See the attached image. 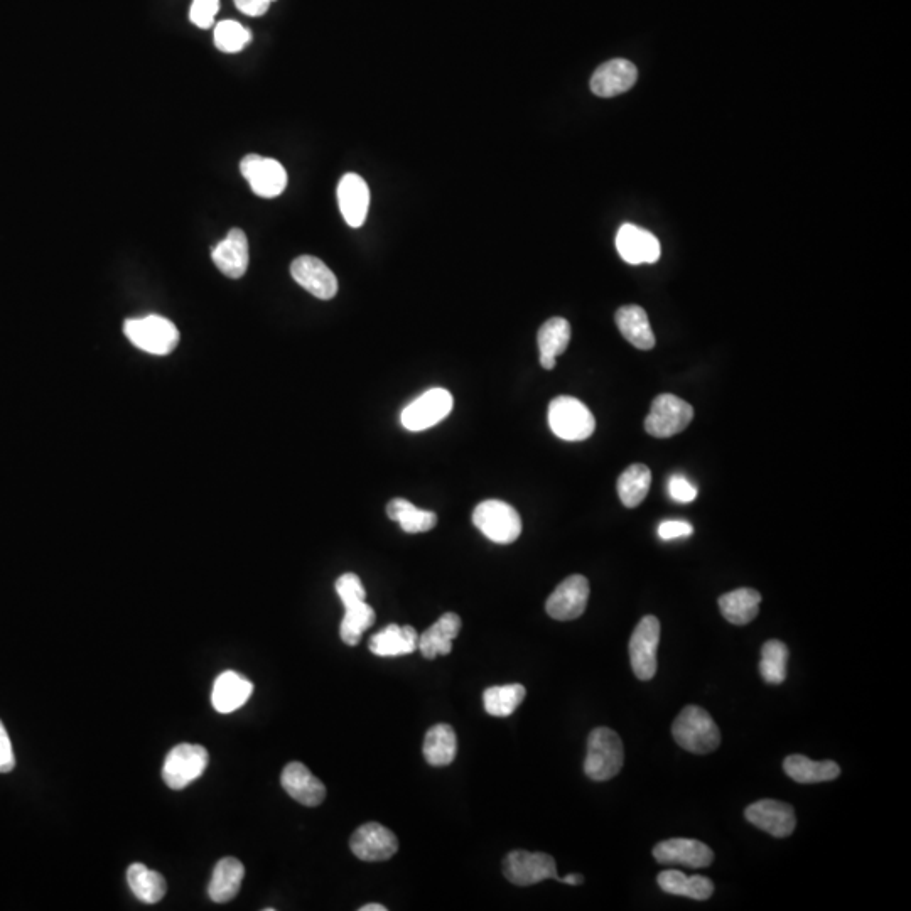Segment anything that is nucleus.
Instances as JSON below:
<instances>
[{"mask_svg":"<svg viewBox=\"0 0 911 911\" xmlns=\"http://www.w3.org/2000/svg\"><path fill=\"white\" fill-rule=\"evenodd\" d=\"M672 734L680 748L696 755H707L717 750L721 744V733L717 724L714 723L711 714L699 706H687L682 709L672 724Z\"/></svg>","mask_w":911,"mask_h":911,"instance_id":"nucleus-1","label":"nucleus"},{"mask_svg":"<svg viewBox=\"0 0 911 911\" xmlns=\"http://www.w3.org/2000/svg\"><path fill=\"white\" fill-rule=\"evenodd\" d=\"M625 750L618 734L610 728H596L588 738L584 773L594 782H608L623 768Z\"/></svg>","mask_w":911,"mask_h":911,"instance_id":"nucleus-2","label":"nucleus"},{"mask_svg":"<svg viewBox=\"0 0 911 911\" xmlns=\"http://www.w3.org/2000/svg\"><path fill=\"white\" fill-rule=\"evenodd\" d=\"M549 426L562 441L577 443L593 436L596 419L581 400L561 395L549 404Z\"/></svg>","mask_w":911,"mask_h":911,"instance_id":"nucleus-3","label":"nucleus"},{"mask_svg":"<svg viewBox=\"0 0 911 911\" xmlns=\"http://www.w3.org/2000/svg\"><path fill=\"white\" fill-rule=\"evenodd\" d=\"M124 333L139 350L151 355H169L179 343L178 328L169 319L156 314L146 318L127 319Z\"/></svg>","mask_w":911,"mask_h":911,"instance_id":"nucleus-4","label":"nucleus"},{"mask_svg":"<svg viewBox=\"0 0 911 911\" xmlns=\"http://www.w3.org/2000/svg\"><path fill=\"white\" fill-rule=\"evenodd\" d=\"M473 523L486 539L495 544H513L522 534V518L502 500H485L473 512Z\"/></svg>","mask_w":911,"mask_h":911,"instance_id":"nucleus-5","label":"nucleus"},{"mask_svg":"<svg viewBox=\"0 0 911 911\" xmlns=\"http://www.w3.org/2000/svg\"><path fill=\"white\" fill-rule=\"evenodd\" d=\"M694 419V409L689 402L677 395L662 394L652 402V409L645 419V431L658 439L674 437L684 432Z\"/></svg>","mask_w":911,"mask_h":911,"instance_id":"nucleus-6","label":"nucleus"},{"mask_svg":"<svg viewBox=\"0 0 911 911\" xmlns=\"http://www.w3.org/2000/svg\"><path fill=\"white\" fill-rule=\"evenodd\" d=\"M208 763L210 755L200 744H178L164 761L162 778L169 788L183 790L205 773Z\"/></svg>","mask_w":911,"mask_h":911,"instance_id":"nucleus-7","label":"nucleus"},{"mask_svg":"<svg viewBox=\"0 0 911 911\" xmlns=\"http://www.w3.org/2000/svg\"><path fill=\"white\" fill-rule=\"evenodd\" d=\"M453 395L446 389L427 390L419 399L410 402L402 414L400 422L410 432H421L444 421L453 410Z\"/></svg>","mask_w":911,"mask_h":911,"instance_id":"nucleus-8","label":"nucleus"},{"mask_svg":"<svg viewBox=\"0 0 911 911\" xmlns=\"http://www.w3.org/2000/svg\"><path fill=\"white\" fill-rule=\"evenodd\" d=\"M505 878L517 886L537 885L545 879H557L556 861L545 852L513 851L503 859Z\"/></svg>","mask_w":911,"mask_h":911,"instance_id":"nucleus-9","label":"nucleus"},{"mask_svg":"<svg viewBox=\"0 0 911 911\" xmlns=\"http://www.w3.org/2000/svg\"><path fill=\"white\" fill-rule=\"evenodd\" d=\"M660 643V621L655 616L642 618L630 640L631 669L640 680H652L657 674V650Z\"/></svg>","mask_w":911,"mask_h":911,"instance_id":"nucleus-10","label":"nucleus"},{"mask_svg":"<svg viewBox=\"0 0 911 911\" xmlns=\"http://www.w3.org/2000/svg\"><path fill=\"white\" fill-rule=\"evenodd\" d=\"M240 173L260 198L282 195L287 186V173L281 162L259 154H248L240 162Z\"/></svg>","mask_w":911,"mask_h":911,"instance_id":"nucleus-11","label":"nucleus"},{"mask_svg":"<svg viewBox=\"0 0 911 911\" xmlns=\"http://www.w3.org/2000/svg\"><path fill=\"white\" fill-rule=\"evenodd\" d=\"M350 847L356 858L365 863H382L399 851V841L387 827L378 822H368L353 832Z\"/></svg>","mask_w":911,"mask_h":911,"instance_id":"nucleus-12","label":"nucleus"},{"mask_svg":"<svg viewBox=\"0 0 911 911\" xmlns=\"http://www.w3.org/2000/svg\"><path fill=\"white\" fill-rule=\"evenodd\" d=\"M589 599V583L581 574L564 579L554 593L550 594L545 610L550 618L557 621H572L586 611Z\"/></svg>","mask_w":911,"mask_h":911,"instance_id":"nucleus-13","label":"nucleus"},{"mask_svg":"<svg viewBox=\"0 0 911 911\" xmlns=\"http://www.w3.org/2000/svg\"><path fill=\"white\" fill-rule=\"evenodd\" d=\"M291 275L299 286L311 292L314 297L329 301L338 294V279L323 260L302 255L291 264Z\"/></svg>","mask_w":911,"mask_h":911,"instance_id":"nucleus-14","label":"nucleus"},{"mask_svg":"<svg viewBox=\"0 0 911 911\" xmlns=\"http://www.w3.org/2000/svg\"><path fill=\"white\" fill-rule=\"evenodd\" d=\"M653 858L660 864H677L684 868H707L714 861L711 847L696 839H669L653 849Z\"/></svg>","mask_w":911,"mask_h":911,"instance_id":"nucleus-15","label":"nucleus"},{"mask_svg":"<svg viewBox=\"0 0 911 911\" xmlns=\"http://www.w3.org/2000/svg\"><path fill=\"white\" fill-rule=\"evenodd\" d=\"M616 248L626 264H655L660 259V243L653 233L626 223L616 235Z\"/></svg>","mask_w":911,"mask_h":911,"instance_id":"nucleus-16","label":"nucleus"},{"mask_svg":"<svg viewBox=\"0 0 911 911\" xmlns=\"http://www.w3.org/2000/svg\"><path fill=\"white\" fill-rule=\"evenodd\" d=\"M744 815L748 822L773 837H788L795 831V825H797L792 805L778 802V800L755 802L746 809Z\"/></svg>","mask_w":911,"mask_h":911,"instance_id":"nucleus-17","label":"nucleus"},{"mask_svg":"<svg viewBox=\"0 0 911 911\" xmlns=\"http://www.w3.org/2000/svg\"><path fill=\"white\" fill-rule=\"evenodd\" d=\"M637 80V66L633 65L631 61L616 58V60L599 66L598 70L594 71L589 85H591V92L594 95L611 98L628 92L637 83Z\"/></svg>","mask_w":911,"mask_h":911,"instance_id":"nucleus-18","label":"nucleus"},{"mask_svg":"<svg viewBox=\"0 0 911 911\" xmlns=\"http://www.w3.org/2000/svg\"><path fill=\"white\" fill-rule=\"evenodd\" d=\"M281 783L289 797L306 807H318L326 797V787L319 778L314 777L308 766L299 761H292L284 768Z\"/></svg>","mask_w":911,"mask_h":911,"instance_id":"nucleus-19","label":"nucleus"},{"mask_svg":"<svg viewBox=\"0 0 911 911\" xmlns=\"http://www.w3.org/2000/svg\"><path fill=\"white\" fill-rule=\"evenodd\" d=\"M338 203L345 222L351 228L362 227L370 208V189L358 174H346L338 184Z\"/></svg>","mask_w":911,"mask_h":911,"instance_id":"nucleus-20","label":"nucleus"},{"mask_svg":"<svg viewBox=\"0 0 911 911\" xmlns=\"http://www.w3.org/2000/svg\"><path fill=\"white\" fill-rule=\"evenodd\" d=\"M211 259L215 262L218 270L227 275L230 279H240L245 275L248 269V240L247 235L240 228H233L228 232L227 237L218 243L213 252Z\"/></svg>","mask_w":911,"mask_h":911,"instance_id":"nucleus-21","label":"nucleus"},{"mask_svg":"<svg viewBox=\"0 0 911 911\" xmlns=\"http://www.w3.org/2000/svg\"><path fill=\"white\" fill-rule=\"evenodd\" d=\"M254 694V684L245 679L242 674L237 672H223L218 675L211 692V702L213 707L220 714H230L240 707L245 706V702Z\"/></svg>","mask_w":911,"mask_h":911,"instance_id":"nucleus-22","label":"nucleus"},{"mask_svg":"<svg viewBox=\"0 0 911 911\" xmlns=\"http://www.w3.org/2000/svg\"><path fill=\"white\" fill-rule=\"evenodd\" d=\"M419 633L414 626L389 625L370 638V652L377 657H400L416 652Z\"/></svg>","mask_w":911,"mask_h":911,"instance_id":"nucleus-23","label":"nucleus"},{"mask_svg":"<svg viewBox=\"0 0 911 911\" xmlns=\"http://www.w3.org/2000/svg\"><path fill=\"white\" fill-rule=\"evenodd\" d=\"M461 631V618L456 613H446L439 620L419 635V648L429 660L439 655H449L453 650V640Z\"/></svg>","mask_w":911,"mask_h":911,"instance_id":"nucleus-24","label":"nucleus"},{"mask_svg":"<svg viewBox=\"0 0 911 911\" xmlns=\"http://www.w3.org/2000/svg\"><path fill=\"white\" fill-rule=\"evenodd\" d=\"M616 326L620 329L621 335L625 340L638 350H653L655 346V335H653L652 326L648 321L645 309L640 308L637 304L623 306L615 314Z\"/></svg>","mask_w":911,"mask_h":911,"instance_id":"nucleus-25","label":"nucleus"},{"mask_svg":"<svg viewBox=\"0 0 911 911\" xmlns=\"http://www.w3.org/2000/svg\"><path fill=\"white\" fill-rule=\"evenodd\" d=\"M540 365L545 370L556 368L557 356L562 355L571 341V324L564 318H550L542 324L537 335Z\"/></svg>","mask_w":911,"mask_h":911,"instance_id":"nucleus-26","label":"nucleus"},{"mask_svg":"<svg viewBox=\"0 0 911 911\" xmlns=\"http://www.w3.org/2000/svg\"><path fill=\"white\" fill-rule=\"evenodd\" d=\"M245 868L243 864L235 858H223L216 863L211 876L210 886H208V895L215 903H227L233 900L240 891Z\"/></svg>","mask_w":911,"mask_h":911,"instance_id":"nucleus-27","label":"nucleus"},{"mask_svg":"<svg viewBox=\"0 0 911 911\" xmlns=\"http://www.w3.org/2000/svg\"><path fill=\"white\" fill-rule=\"evenodd\" d=\"M783 770L797 783H822L836 780L841 766L836 761H812L804 755H790L783 761Z\"/></svg>","mask_w":911,"mask_h":911,"instance_id":"nucleus-28","label":"nucleus"},{"mask_svg":"<svg viewBox=\"0 0 911 911\" xmlns=\"http://www.w3.org/2000/svg\"><path fill=\"white\" fill-rule=\"evenodd\" d=\"M658 886L669 895L685 896L692 900H709L714 893V885L706 876H687L677 869H667L658 874Z\"/></svg>","mask_w":911,"mask_h":911,"instance_id":"nucleus-29","label":"nucleus"},{"mask_svg":"<svg viewBox=\"0 0 911 911\" xmlns=\"http://www.w3.org/2000/svg\"><path fill=\"white\" fill-rule=\"evenodd\" d=\"M761 594L755 589L739 588L719 598V610L733 625H748L760 611Z\"/></svg>","mask_w":911,"mask_h":911,"instance_id":"nucleus-30","label":"nucleus"},{"mask_svg":"<svg viewBox=\"0 0 911 911\" xmlns=\"http://www.w3.org/2000/svg\"><path fill=\"white\" fill-rule=\"evenodd\" d=\"M127 881L135 898L147 905H156L168 891L164 876L141 863L130 864V868L127 869Z\"/></svg>","mask_w":911,"mask_h":911,"instance_id":"nucleus-31","label":"nucleus"},{"mask_svg":"<svg viewBox=\"0 0 911 911\" xmlns=\"http://www.w3.org/2000/svg\"><path fill=\"white\" fill-rule=\"evenodd\" d=\"M458 753V738L449 724H436L424 738V758L432 766H448Z\"/></svg>","mask_w":911,"mask_h":911,"instance_id":"nucleus-32","label":"nucleus"},{"mask_svg":"<svg viewBox=\"0 0 911 911\" xmlns=\"http://www.w3.org/2000/svg\"><path fill=\"white\" fill-rule=\"evenodd\" d=\"M345 616L341 621L340 637L348 647H355L362 640L363 633L375 623V611L365 599H351L343 603Z\"/></svg>","mask_w":911,"mask_h":911,"instance_id":"nucleus-33","label":"nucleus"},{"mask_svg":"<svg viewBox=\"0 0 911 911\" xmlns=\"http://www.w3.org/2000/svg\"><path fill=\"white\" fill-rule=\"evenodd\" d=\"M387 515L392 520L399 523L400 529L407 534H422L434 529L437 523V515L431 510H422L416 505L407 502L404 498H394L387 505Z\"/></svg>","mask_w":911,"mask_h":911,"instance_id":"nucleus-34","label":"nucleus"},{"mask_svg":"<svg viewBox=\"0 0 911 911\" xmlns=\"http://www.w3.org/2000/svg\"><path fill=\"white\" fill-rule=\"evenodd\" d=\"M652 485V471L645 464H631L616 483L618 496L626 508H637L647 498Z\"/></svg>","mask_w":911,"mask_h":911,"instance_id":"nucleus-35","label":"nucleus"},{"mask_svg":"<svg viewBox=\"0 0 911 911\" xmlns=\"http://www.w3.org/2000/svg\"><path fill=\"white\" fill-rule=\"evenodd\" d=\"M527 696V690L520 684L495 685L485 690L483 704L490 716L508 717L517 711Z\"/></svg>","mask_w":911,"mask_h":911,"instance_id":"nucleus-36","label":"nucleus"},{"mask_svg":"<svg viewBox=\"0 0 911 911\" xmlns=\"http://www.w3.org/2000/svg\"><path fill=\"white\" fill-rule=\"evenodd\" d=\"M788 648L780 640H770L761 648L760 672L765 682L780 685L787 679Z\"/></svg>","mask_w":911,"mask_h":911,"instance_id":"nucleus-37","label":"nucleus"},{"mask_svg":"<svg viewBox=\"0 0 911 911\" xmlns=\"http://www.w3.org/2000/svg\"><path fill=\"white\" fill-rule=\"evenodd\" d=\"M252 41V33L237 21H222L215 27V46L223 53H238Z\"/></svg>","mask_w":911,"mask_h":911,"instance_id":"nucleus-38","label":"nucleus"},{"mask_svg":"<svg viewBox=\"0 0 911 911\" xmlns=\"http://www.w3.org/2000/svg\"><path fill=\"white\" fill-rule=\"evenodd\" d=\"M218 11H220V0H193L189 19L200 29H210Z\"/></svg>","mask_w":911,"mask_h":911,"instance_id":"nucleus-39","label":"nucleus"},{"mask_svg":"<svg viewBox=\"0 0 911 911\" xmlns=\"http://www.w3.org/2000/svg\"><path fill=\"white\" fill-rule=\"evenodd\" d=\"M335 588L336 593L340 596L341 603H346V601H351V599L367 598V591H365L362 579L353 574V572H346L343 576L338 577Z\"/></svg>","mask_w":911,"mask_h":911,"instance_id":"nucleus-40","label":"nucleus"},{"mask_svg":"<svg viewBox=\"0 0 911 911\" xmlns=\"http://www.w3.org/2000/svg\"><path fill=\"white\" fill-rule=\"evenodd\" d=\"M669 493L675 502L690 503L697 498V488L684 475H674L669 480Z\"/></svg>","mask_w":911,"mask_h":911,"instance_id":"nucleus-41","label":"nucleus"},{"mask_svg":"<svg viewBox=\"0 0 911 911\" xmlns=\"http://www.w3.org/2000/svg\"><path fill=\"white\" fill-rule=\"evenodd\" d=\"M16 766V756L12 751L11 738L0 721V773H9Z\"/></svg>","mask_w":911,"mask_h":911,"instance_id":"nucleus-42","label":"nucleus"},{"mask_svg":"<svg viewBox=\"0 0 911 911\" xmlns=\"http://www.w3.org/2000/svg\"><path fill=\"white\" fill-rule=\"evenodd\" d=\"M694 529L689 522H680V520H669V522L660 523L658 527V535L660 539L664 540H674L682 539V537H689L692 535Z\"/></svg>","mask_w":911,"mask_h":911,"instance_id":"nucleus-43","label":"nucleus"},{"mask_svg":"<svg viewBox=\"0 0 911 911\" xmlns=\"http://www.w3.org/2000/svg\"><path fill=\"white\" fill-rule=\"evenodd\" d=\"M238 11L250 17L264 16L274 0H233Z\"/></svg>","mask_w":911,"mask_h":911,"instance_id":"nucleus-44","label":"nucleus"},{"mask_svg":"<svg viewBox=\"0 0 911 911\" xmlns=\"http://www.w3.org/2000/svg\"><path fill=\"white\" fill-rule=\"evenodd\" d=\"M559 881H561V883H564V885L577 886V885H583L584 878H583V876H581V874H569V876H564V878H559Z\"/></svg>","mask_w":911,"mask_h":911,"instance_id":"nucleus-45","label":"nucleus"},{"mask_svg":"<svg viewBox=\"0 0 911 911\" xmlns=\"http://www.w3.org/2000/svg\"><path fill=\"white\" fill-rule=\"evenodd\" d=\"M360 911H387V906L380 905V903H368V905H363Z\"/></svg>","mask_w":911,"mask_h":911,"instance_id":"nucleus-46","label":"nucleus"}]
</instances>
